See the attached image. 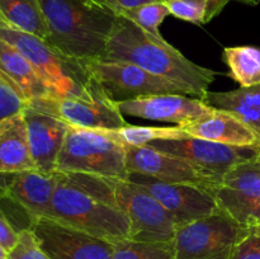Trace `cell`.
I'll list each match as a JSON object with an SVG mask.
<instances>
[{
  "label": "cell",
  "mask_w": 260,
  "mask_h": 259,
  "mask_svg": "<svg viewBox=\"0 0 260 259\" xmlns=\"http://www.w3.org/2000/svg\"><path fill=\"white\" fill-rule=\"evenodd\" d=\"M50 218L112 243L129 239V221L114 202L109 178L57 172Z\"/></svg>",
  "instance_id": "6da1fadb"
},
{
  "label": "cell",
  "mask_w": 260,
  "mask_h": 259,
  "mask_svg": "<svg viewBox=\"0 0 260 259\" xmlns=\"http://www.w3.org/2000/svg\"><path fill=\"white\" fill-rule=\"evenodd\" d=\"M102 60L127 61L182 86L188 95L203 99L217 73L192 62L165 40H157L119 17Z\"/></svg>",
  "instance_id": "7a4b0ae2"
},
{
  "label": "cell",
  "mask_w": 260,
  "mask_h": 259,
  "mask_svg": "<svg viewBox=\"0 0 260 259\" xmlns=\"http://www.w3.org/2000/svg\"><path fill=\"white\" fill-rule=\"evenodd\" d=\"M48 28L47 42L79 62L102 60L119 15L93 0H40Z\"/></svg>",
  "instance_id": "3957f363"
},
{
  "label": "cell",
  "mask_w": 260,
  "mask_h": 259,
  "mask_svg": "<svg viewBox=\"0 0 260 259\" xmlns=\"http://www.w3.org/2000/svg\"><path fill=\"white\" fill-rule=\"evenodd\" d=\"M0 40L19 51L52 93L69 98H88L102 86L91 78L83 62L56 51L47 41L12 27L0 18Z\"/></svg>",
  "instance_id": "277c9868"
},
{
  "label": "cell",
  "mask_w": 260,
  "mask_h": 259,
  "mask_svg": "<svg viewBox=\"0 0 260 259\" xmlns=\"http://www.w3.org/2000/svg\"><path fill=\"white\" fill-rule=\"evenodd\" d=\"M56 172L128 179L124 144L109 130L70 126L56 163Z\"/></svg>",
  "instance_id": "5b68a950"
},
{
  "label": "cell",
  "mask_w": 260,
  "mask_h": 259,
  "mask_svg": "<svg viewBox=\"0 0 260 259\" xmlns=\"http://www.w3.org/2000/svg\"><path fill=\"white\" fill-rule=\"evenodd\" d=\"M248 228L225 211L178 225L173 239L174 259H229Z\"/></svg>",
  "instance_id": "8992f818"
},
{
  "label": "cell",
  "mask_w": 260,
  "mask_h": 259,
  "mask_svg": "<svg viewBox=\"0 0 260 259\" xmlns=\"http://www.w3.org/2000/svg\"><path fill=\"white\" fill-rule=\"evenodd\" d=\"M114 202L129 221V239L142 243H172L174 220L145 188L129 179H113Z\"/></svg>",
  "instance_id": "52a82bcc"
},
{
  "label": "cell",
  "mask_w": 260,
  "mask_h": 259,
  "mask_svg": "<svg viewBox=\"0 0 260 259\" xmlns=\"http://www.w3.org/2000/svg\"><path fill=\"white\" fill-rule=\"evenodd\" d=\"M84 66L104 93L116 103L155 94L188 95L182 86L169 79L149 73L127 61L94 60L84 62Z\"/></svg>",
  "instance_id": "ba28073f"
},
{
  "label": "cell",
  "mask_w": 260,
  "mask_h": 259,
  "mask_svg": "<svg viewBox=\"0 0 260 259\" xmlns=\"http://www.w3.org/2000/svg\"><path fill=\"white\" fill-rule=\"evenodd\" d=\"M28 106L51 114L69 126L94 130H118L127 126L124 116L103 89L88 98H69L51 93Z\"/></svg>",
  "instance_id": "9c48e42d"
},
{
  "label": "cell",
  "mask_w": 260,
  "mask_h": 259,
  "mask_svg": "<svg viewBox=\"0 0 260 259\" xmlns=\"http://www.w3.org/2000/svg\"><path fill=\"white\" fill-rule=\"evenodd\" d=\"M128 179L145 188L169 212L177 226L221 210L211 188L187 183H165L140 174H129Z\"/></svg>",
  "instance_id": "30bf717a"
},
{
  "label": "cell",
  "mask_w": 260,
  "mask_h": 259,
  "mask_svg": "<svg viewBox=\"0 0 260 259\" xmlns=\"http://www.w3.org/2000/svg\"><path fill=\"white\" fill-rule=\"evenodd\" d=\"M126 167L129 174H140L154 178L165 183H187L212 189L221 182V178L213 175L192 163L175 155L144 146L124 145Z\"/></svg>",
  "instance_id": "8fae6325"
},
{
  "label": "cell",
  "mask_w": 260,
  "mask_h": 259,
  "mask_svg": "<svg viewBox=\"0 0 260 259\" xmlns=\"http://www.w3.org/2000/svg\"><path fill=\"white\" fill-rule=\"evenodd\" d=\"M159 151L175 155L213 175L222 178L233 167L253 159L258 147H238L197 137L155 140L147 144Z\"/></svg>",
  "instance_id": "7c38bea8"
},
{
  "label": "cell",
  "mask_w": 260,
  "mask_h": 259,
  "mask_svg": "<svg viewBox=\"0 0 260 259\" xmlns=\"http://www.w3.org/2000/svg\"><path fill=\"white\" fill-rule=\"evenodd\" d=\"M30 229L53 259H111L113 254L112 241L91 236L52 218H37Z\"/></svg>",
  "instance_id": "4fadbf2b"
},
{
  "label": "cell",
  "mask_w": 260,
  "mask_h": 259,
  "mask_svg": "<svg viewBox=\"0 0 260 259\" xmlns=\"http://www.w3.org/2000/svg\"><path fill=\"white\" fill-rule=\"evenodd\" d=\"M212 192L221 210L246 226L260 203V161L253 157L239 163L222 175Z\"/></svg>",
  "instance_id": "5bb4252c"
},
{
  "label": "cell",
  "mask_w": 260,
  "mask_h": 259,
  "mask_svg": "<svg viewBox=\"0 0 260 259\" xmlns=\"http://www.w3.org/2000/svg\"><path fill=\"white\" fill-rule=\"evenodd\" d=\"M123 116L183 124L210 113L213 109L202 99L185 94H155L131 101L117 102Z\"/></svg>",
  "instance_id": "9a60e30c"
},
{
  "label": "cell",
  "mask_w": 260,
  "mask_h": 259,
  "mask_svg": "<svg viewBox=\"0 0 260 259\" xmlns=\"http://www.w3.org/2000/svg\"><path fill=\"white\" fill-rule=\"evenodd\" d=\"M23 114L36 169L43 173L56 172V163L70 126L66 122L30 106L23 111Z\"/></svg>",
  "instance_id": "2e32d148"
},
{
  "label": "cell",
  "mask_w": 260,
  "mask_h": 259,
  "mask_svg": "<svg viewBox=\"0 0 260 259\" xmlns=\"http://www.w3.org/2000/svg\"><path fill=\"white\" fill-rule=\"evenodd\" d=\"M190 137L238 147H259L260 135L236 114L213 109L202 117L178 124Z\"/></svg>",
  "instance_id": "e0dca14e"
},
{
  "label": "cell",
  "mask_w": 260,
  "mask_h": 259,
  "mask_svg": "<svg viewBox=\"0 0 260 259\" xmlns=\"http://www.w3.org/2000/svg\"><path fill=\"white\" fill-rule=\"evenodd\" d=\"M37 170L30 154L24 114L19 112L0 122V174Z\"/></svg>",
  "instance_id": "ac0fdd59"
},
{
  "label": "cell",
  "mask_w": 260,
  "mask_h": 259,
  "mask_svg": "<svg viewBox=\"0 0 260 259\" xmlns=\"http://www.w3.org/2000/svg\"><path fill=\"white\" fill-rule=\"evenodd\" d=\"M0 71L28 102L52 93L32 63L19 51L3 40H0Z\"/></svg>",
  "instance_id": "d6986e66"
},
{
  "label": "cell",
  "mask_w": 260,
  "mask_h": 259,
  "mask_svg": "<svg viewBox=\"0 0 260 259\" xmlns=\"http://www.w3.org/2000/svg\"><path fill=\"white\" fill-rule=\"evenodd\" d=\"M202 101L212 108L236 114L260 135V84L230 91H208Z\"/></svg>",
  "instance_id": "ffe728a7"
},
{
  "label": "cell",
  "mask_w": 260,
  "mask_h": 259,
  "mask_svg": "<svg viewBox=\"0 0 260 259\" xmlns=\"http://www.w3.org/2000/svg\"><path fill=\"white\" fill-rule=\"evenodd\" d=\"M0 18L17 29L47 41L48 28L40 0H0Z\"/></svg>",
  "instance_id": "44dd1931"
},
{
  "label": "cell",
  "mask_w": 260,
  "mask_h": 259,
  "mask_svg": "<svg viewBox=\"0 0 260 259\" xmlns=\"http://www.w3.org/2000/svg\"><path fill=\"white\" fill-rule=\"evenodd\" d=\"M223 61L230 70L229 75L241 88L260 84V48L253 46L225 47Z\"/></svg>",
  "instance_id": "7402d4cb"
},
{
  "label": "cell",
  "mask_w": 260,
  "mask_h": 259,
  "mask_svg": "<svg viewBox=\"0 0 260 259\" xmlns=\"http://www.w3.org/2000/svg\"><path fill=\"white\" fill-rule=\"evenodd\" d=\"M233 0H174L167 5L173 17L193 24H206Z\"/></svg>",
  "instance_id": "603a6c76"
},
{
  "label": "cell",
  "mask_w": 260,
  "mask_h": 259,
  "mask_svg": "<svg viewBox=\"0 0 260 259\" xmlns=\"http://www.w3.org/2000/svg\"><path fill=\"white\" fill-rule=\"evenodd\" d=\"M118 141L131 146H144L155 140L182 139L189 135L180 126L173 127H152V126H135L127 124L118 130H109Z\"/></svg>",
  "instance_id": "cb8c5ba5"
},
{
  "label": "cell",
  "mask_w": 260,
  "mask_h": 259,
  "mask_svg": "<svg viewBox=\"0 0 260 259\" xmlns=\"http://www.w3.org/2000/svg\"><path fill=\"white\" fill-rule=\"evenodd\" d=\"M170 14L169 8L164 2H152L139 7L129 8L123 10L119 17L131 20L132 23L141 28L144 32L157 40H164L160 33V24L164 22L165 18Z\"/></svg>",
  "instance_id": "d4e9b609"
},
{
  "label": "cell",
  "mask_w": 260,
  "mask_h": 259,
  "mask_svg": "<svg viewBox=\"0 0 260 259\" xmlns=\"http://www.w3.org/2000/svg\"><path fill=\"white\" fill-rule=\"evenodd\" d=\"M111 259H174L172 243H142L124 239L114 243Z\"/></svg>",
  "instance_id": "484cf974"
},
{
  "label": "cell",
  "mask_w": 260,
  "mask_h": 259,
  "mask_svg": "<svg viewBox=\"0 0 260 259\" xmlns=\"http://www.w3.org/2000/svg\"><path fill=\"white\" fill-rule=\"evenodd\" d=\"M29 102L0 71V122L8 117L23 112Z\"/></svg>",
  "instance_id": "4316f807"
},
{
  "label": "cell",
  "mask_w": 260,
  "mask_h": 259,
  "mask_svg": "<svg viewBox=\"0 0 260 259\" xmlns=\"http://www.w3.org/2000/svg\"><path fill=\"white\" fill-rule=\"evenodd\" d=\"M8 259H53L42 248L32 229L19 231L18 243L8 253Z\"/></svg>",
  "instance_id": "83f0119b"
},
{
  "label": "cell",
  "mask_w": 260,
  "mask_h": 259,
  "mask_svg": "<svg viewBox=\"0 0 260 259\" xmlns=\"http://www.w3.org/2000/svg\"><path fill=\"white\" fill-rule=\"evenodd\" d=\"M229 259H260V236L248 233L231 251Z\"/></svg>",
  "instance_id": "f1b7e54d"
},
{
  "label": "cell",
  "mask_w": 260,
  "mask_h": 259,
  "mask_svg": "<svg viewBox=\"0 0 260 259\" xmlns=\"http://www.w3.org/2000/svg\"><path fill=\"white\" fill-rule=\"evenodd\" d=\"M18 238H19V233L15 230L7 216L0 210V245L9 253L18 243Z\"/></svg>",
  "instance_id": "f546056e"
},
{
  "label": "cell",
  "mask_w": 260,
  "mask_h": 259,
  "mask_svg": "<svg viewBox=\"0 0 260 259\" xmlns=\"http://www.w3.org/2000/svg\"><path fill=\"white\" fill-rule=\"evenodd\" d=\"M93 2L119 15L123 10L129 9V8L139 7V5L152 2H161V0H93Z\"/></svg>",
  "instance_id": "4dcf8cb0"
},
{
  "label": "cell",
  "mask_w": 260,
  "mask_h": 259,
  "mask_svg": "<svg viewBox=\"0 0 260 259\" xmlns=\"http://www.w3.org/2000/svg\"><path fill=\"white\" fill-rule=\"evenodd\" d=\"M260 223V203L254 208V211L251 212V215L249 216L248 222L246 226H253V225H259Z\"/></svg>",
  "instance_id": "1f68e13d"
},
{
  "label": "cell",
  "mask_w": 260,
  "mask_h": 259,
  "mask_svg": "<svg viewBox=\"0 0 260 259\" xmlns=\"http://www.w3.org/2000/svg\"><path fill=\"white\" fill-rule=\"evenodd\" d=\"M233 2L241 3V4L249 5V7H256L260 3V0H233Z\"/></svg>",
  "instance_id": "d6a6232c"
},
{
  "label": "cell",
  "mask_w": 260,
  "mask_h": 259,
  "mask_svg": "<svg viewBox=\"0 0 260 259\" xmlns=\"http://www.w3.org/2000/svg\"><path fill=\"white\" fill-rule=\"evenodd\" d=\"M249 230V233L251 234H255V235L260 236V223L259 225H253V226H246Z\"/></svg>",
  "instance_id": "836d02e7"
},
{
  "label": "cell",
  "mask_w": 260,
  "mask_h": 259,
  "mask_svg": "<svg viewBox=\"0 0 260 259\" xmlns=\"http://www.w3.org/2000/svg\"><path fill=\"white\" fill-rule=\"evenodd\" d=\"M0 259H8V251L0 245Z\"/></svg>",
  "instance_id": "e575fe53"
},
{
  "label": "cell",
  "mask_w": 260,
  "mask_h": 259,
  "mask_svg": "<svg viewBox=\"0 0 260 259\" xmlns=\"http://www.w3.org/2000/svg\"><path fill=\"white\" fill-rule=\"evenodd\" d=\"M255 159H256V160H259V161H260V146L258 147V149H256V155H255Z\"/></svg>",
  "instance_id": "d590c367"
},
{
  "label": "cell",
  "mask_w": 260,
  "mask_h": 259,
  "mask_svg": "<svg viewBox=\"0 0 260 259\" xmlns=\"http://www.w3.org/2000/svg\"><path fill=\"white\" fill-rule=\"evenodd\" d=\"M161 2H164V3H168V2H174V0H161Z\"/></svg>",
  "instance_id": "8d00e7d4"
}]
</instances>
